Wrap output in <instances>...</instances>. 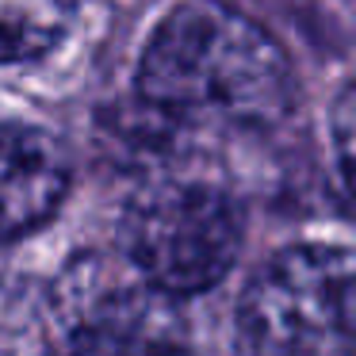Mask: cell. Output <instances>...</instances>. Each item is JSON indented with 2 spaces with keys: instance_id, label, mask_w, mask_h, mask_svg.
<instances>
[{
  "instance_id": "obj_7",
  "label": "cell",
  "mask_w": 356,
  "mask_h": 356,
  "mask_svg": "<svg viewBox=\"0 0 356 356\" xmlns=\"http://www.w3.org/2000/svg\"><path fill=\"white\" fill-rule=\"evenodd\" d=\"M333 138H337V172H341V184H345L348 180V149H353V96L348 92H341V100H337Z\"/></svg>"
},
{
  "instance_id": "obj_4",
  "label": "cell",
  "mask_w": 356,
  "mask_h": 356,
  "mask_svg": "<svg viewBox=\"0 0 356 356\" xmlns=\"http://www.w3.org/2000/svg\"><path fill=\"white\" fill-rule=\"evenodd\" d=\"M180 318L169 299L104 264L62 276L47 314L42 356H177Z\"/></svg>"
},
{
  "instance_id": "obj_2",
  "label": "cell",
  "mask_w": 356,
  "mask_h": 356,
  "mask_svg": "<svg viewBox=\"0 0 356 356\" xmlns=\"http://www.w3.org/2000/svg\"><path fill=\"white\" fill-rule=\"evenodd\" d=\"M123 249L165 299L211 291L241 253L238 203L203 180H157L127 203Z\"/></svg>"
},
{
  "instance_id": "obj_1",
  "label": "cell",
  "mask_w": 356,
  "mask_h": 356,
  "mask_svg": "<svg viewBox=\"0 0 356 356\" xmlns=\"http://www.w3.org/2000/svg\"><path fill=\"white\" fill-rule=\"evenodd\" d=\"M134 85L154 115L203 134L268 131L295 104L287 50L218 0H188L154 27Z\"/></svg>"
},
{
  "instance_id": "obj_5",
  "label": "cell",
  "mask_w": 356,
  "mask_h": 356,
  "mask_svg": "<svg viewBox=\"0 0 356 356\" xmlns=\"http://www.w3.org/2000/svg\"><path fill=\"white\" fill-rule=\"evenodd\" d=\"M70 192V161L58 138L31 123H0V241L35 234Z\"/></svg>"
},
{
  "instance_id": "obj_3",
  "label": "cell",
  "mask_w": 356,
  "mask_h": 356,
  "mask_svg": "<svg viewBox=\"0 0 356 356\" xmlns=\"http://www.w3.org/2000/svg\"><path fill=\"white\" fill-rule=\"evenodd\" d=\"M353 322V261L341 245L284 249L241 299V325L261 356H348Z\"/></svg>"
},
{
  "instance_id": "obj_6",
  "label": "cell",
  "mask_w": 356,
  "mask_h": 356,
  "mask_svg": "<svg viewBox=\"0 0 356 356\" xmlns=\"http://www.w3.org/2000/svg\"><path fill=\"white\" fill-rule=\"evenodd\" d=\"M77 0H0V65L50 54L70 35Z\"/></svg>"
}]
</instances>
